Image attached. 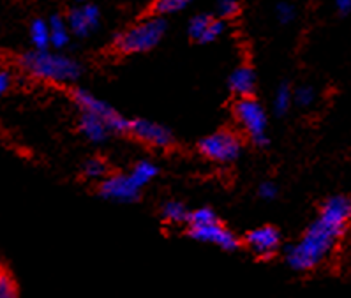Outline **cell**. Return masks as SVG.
I'll list each match as a JSON object with an SVG mask.
<instances>
[{"label":"cell","instance_id":"11","mask_svg":"<svg viewBox=\"0 0 351 298\" xmlns=\"http://www.w3.org/2000/svg\"><path fill=\"white\" fill-rule=\"evenodd\" d=\"M71 32H75L76 36H87L90 30L99 25V11L94 5H87L83 9H76L69 14V21H67Z\"/></svg>","mask_w":351,"mask_h":298},{"label":"cell","instance_id":"18","mask_svg":"<svg viewBox=\"0 0 351 298\" xmlns=\"http://www.w3.org/2000/svg\"><path fill=\"white\" fill-rule=\"evenodd\" d=\"M0 298H18L16 282L4 269H0Z\"/></svg>","mask_w":351,"mask_h":298},{"label":"cell","instance_id":"25","mask_svg":"<svg viewBox=\"0 0 351 298\" xmlns=\"http://www.w3.org/2000/svg\"><path fill=\"white\" fill-rule=\"evenodd\" d=\"M217 9L223 16H233L239 9V0H219Z\"/></svg>","mask_w":351,"mask_h":298},{"label":"cell","instance_id":"8","mask_svg":"<svg viewBox=\"0 0 351 298\" xmlns=\"http://www.w3.org/2000/svg\"><path fill=\"white\" fill-rule=\"evenodd\" d=\"M189 233L196 240L217 245V247L224 249V251H233V249L239 247L237 236L232 232H228L224 226H221L219 221L205 224V226H198V228H189Z\"/></svg>","mask_w":351,"mask_h":298},{"label":"cell","instance_id":"13","mask_svg":"<svg viewBox=\"0 0 351 298\" xmlns=\"http://www.w3.org/2000/svg\"><path fill=\"white\" fill-rule=\"evenodd\" d=\"M230 85H232V90L237 95L247 97L254 90V73L245 66L239 67V69L233 71L232 78H230Z\"/></svg>","mask_w":351,"mask_h":298},{"label":"cell","instance_id":"26","mask_svg":"<svg viewBox=\"0 0 351 298\" xmlns=\"http://www.w3.org/2000/svg\"><path fill=\"white\" fill-rule=\"evenodd\" d=\"M295 13H293V8L289 4H281L277 8V18L282 21V23H289V21L293 20Z\"/></svg>","mask_w":351,"mask_h":298},{"label":"cell","instance_id":"23","mask_svg":"<svg viewBox=\"0 0 351 298\" xmlns=\"http://www.w3.org/2000/svg\"><path fill=\"white\" fill-rule=\"evenodd\" d=\"M224 30V25L223 21H217V20H212L210 25H208L207 32H205V36L202 38V42H212L215 41V39L219 38L221 34H223Z\"/></svg>","mask_w":351,"mask_h":298},{"label":"cell","instance_id":"12","mask_svg":"<svg viewBox=\"0 0 351 298\" xmlns=\"http://www.w3.org/2000/svg\"><path fill=\"white\" fill-rule=\"evenodd\" d=\"M80 127H82V133L88 138L90 141H103L108 136V125L104 124L101 119H97L92 113L83 112L82 119H80Z\"/></svg>","mask_w":351,"mask_h":298},{"label":"cell","instance_id":"28","mask_svg":"<svg viewBox=\"0 0 351 298\" xmlns=\"http://www.w3.org/2000/svg\"><path fill=\"white\" fill-rule=\"evenodd\" d=\"M11 87V75L8 71H0V95H4Z\"/></svg>","mask_w":351,"mask_h":298},{"label":"cell","instance_id":"10","mask_svg":"<svg viewBox=\"0 0 351 298\" xmlns=\"http://www.w3.org/2000/svg\"><path fill=\"white\" fill-rule=\"evenodd\" d=\"M131 133L138 138V140L150 143L154 147H168L171 145V133L168 129L162 127L159 124H154L149 121H134L131 122Z\"/></svg>","mask_w":351,"mask_h":298},{"label":"cell","instance_id":"3","mask_svg":"<svg viewBox=\"0 0 351 298\" xmlns=\"http://www.w3.org/2000/svg\"><path fill=\"white\" fill-rule=\"evenodd\" d=\"M166 23L161 18H149L141 21L119 39V50L124 53H141L152 50L165 36Z\"/></svg>","mask_w":351,"mask_h":298},{"label":"cell","instance_id":"9","mask_svg":"<svg viewBox=\"0 0 351 298\" xmlns=\"http://www.w3.org/2000/svg\"><path fill=\"white\" fill-rule=\"evenodd\" d=\"M247 245L256 256L269 258L276 253L281 245V236L279 232L272 226H263L247 235Z\"/></svg>","mask_w":351,"mask_h":298},{"label":"cell","instance_id":"5","mask_svg":"<svg viewBox=\"0 0 351 298\" xmlns=\"http://www.w3.org/2000/svg\"><path fill=\"white\" fill-rule=\"evenodd\" d=\"M75 99L76 104H78L83 112L92 113V115H95L97 119H101V121L108 125L110 131L124 133V131L131 129V122H129L128 119H124V116L120 115L119 112H115L112 106H108L106 103H103V101L94 97V95L88 94V92L78 90L75 94Z\"/></svg>","mask_w":351,"mask_h":298},{"label":"cell","instance_id":"17","mask_svg":"<svg viewBox=\"0 0 351 298\" xmlns=\"http://www.w3.org/2000/svg\"><path fill=\"white\" fill-rule=\"evenodd\" d=\"M217 221V216L210 208H198V210L191 212L189 214V228H198V226H205V224H210Z\"/></svg>","mask_w":351,"mask_h":298},{"label":"cell","instance_id":"2","mask_svg":"<svg viewBox=\"0 0 351 298\" xmlns=\"http://www.w3.org/2000/svg\"><path fill=\"white\" fill-rule=\"evenodd\" d=\"M21 64L30 75L36 78L48 79V82L67 83L75 82L80 76V66L75 60L46 50L30 51L23 57Z\"/></svg>","mask_w":351,"mask_h":298},{"label":"cell","instance_id":"22","mask_svg":"<svg viewBox=\"0 0 351 298\" xmlns=\"http://www.w3.org/2000/svg\"><path fill=\"white\" fill-rule=\"evenodd\" d=\"M293 99L297 101L300 106H311V104L314 103V99H316V94H314V90L311 87H300L295 92Z\"/></svg>","mask_w":351,"mask_h":298},{"label":"cell","instance_id":"14","mask_svg":"<svg viewBox=\"0 0 351 298\" xmlns=\"http://www.w3.org/2000/svg\"><path fill=\"white\" fill-rule=\"evenodd\" d=\"M50 41L55 48H64L69 42V25L62 18L53 16L50 21Z\"/></svg>","mask_w":351,"mask_h":298},{"label":"cell","instance_id":"1","mask_svg":"<svg viewBox=\"0 0 351 298\" xmlns=\"http://www.w3.org/2000/svg\"><path fill=\"white\" fill-rule=\"evenodd\" d=\"M351 217V203L346 198H332L323 207L319 219L309 226L302 240L288 251L289 266L295 270H311L319 265L334 247L348 219Z\"/></svg>","mask_w":351,"mask_h":298},{"label":"cell","instance_id":"4","mask_svg":"<svg viewBox=\"0 0 351 298\" xmlns=\"http://www.w3.org/2000/svg\"><path fill=\"white\" fill-rule=\"evenodd\" d=\"M235 113L240 125L245 129L249 138L256 145H265L267 143V115H265L260 104L256 101L242 97L237 104Z\"/></svg>","mask_w":351,"mask_h":298},{"label":"cell","instance_id":"27","mask_svg":"<svg viewBox=\"0 0 351 298\" xmlns=\"http://www.w3.org/2000/svg\"><path fill=\"white\" fill-rule=\"evenodd\" d=\"M258 193H260V196L263 199H272V198H276L277 189H276V186H274V184L265 182V184H261L260 190H258Z\"/></svg>","mask_w":351,"mask_h":298},{"label":"cell","instance_id":"21","mask_svg":"<svg viewBox=\"0 0 351 298\" xmlns=\"http://www.w3.org/2000/svg\"><path fill=\"white\" fill-rule=\"evenodd\" d=\"M191 0H157L156 2V11L159 14H171L177 13L180 9L186 8Z\"/></svg>","mask_w":351,"mask_h":298},{"label":"cell","instance_id":"19","mask_svg":"<svg viewBox=\"0 0 351 298\" xmlns=\"http://www.w3.org/2000/svg\"><path fill=\"white\" fill-rule=\"evenodd\" d=\"M291 101H293V95H291V90H289L286 85H282L276 94V99H274V108H276V113L279 115H285L286 112L291 106Z\"/></svg>","mask_w":351,"mask_h":298},{"label":"cell","instance_id":"29","mask_svg":"<svg viewBox=\"0 0 351 298\" xmlns=\"http://www.w3.org/2000/svg\"><path fill=\"white\" fill-rule=\"evenodd\" d=\"M335 5L341 13H350L351 11V0H335Z\"/></svg>","mask_w":351,"mask_h":298},{"label":"cell","instance_id":"20","mask_svg":"<svg viewBox=\"0 0 351 298\" xmlns=\"http://www.w3.org/2000/svg\"><path fill=\"white\" fill-rule=\"evenodd\" d=\"M212 18L207 16V14H199V16L193 18V21H191L189 25V32L191 36L195 39H198V41H202V38L205 36V32H207L208 25H210Z\"/></svg>","mask_w":351,"mask_h":298},{"label":"cell","instance_id":"24","mask_svg":"<svg viewBox=\"0 0 351 298\" xmlns=\"http://www.w3.org/2000/svg\"><path fill=\"white\" fill-rule=\"evenodd\" d=\"M103 173L104 164L101 161H97V159H92V161H88L87 164H85V175H87L88 178H99Z\"/></svg>","mask_w":351,"mask_h":298},{"label":"cell","instance_id":"16","mask_svg":"<svg viewBox=\"0 0 351 298\" xmlns=\"http://www.w3.org/2000/svg\"><path fill=\"white\" fill-rule=\"evenodd\" d=\"M162 214H165L166 221L173 224L187 223V219H189V212L186 210V207L182 203H177V201H171V203L166 205Z\"/></svg>","mask_w":351,"mask_h":298},{"label":"cell","instance_id":"15","mask_svg":"<svg viewBox=\"0 0 351 298\" xmlns=\"http://www.w3.org/2000/svg\"><path fill=\"white\" fill-rule=\"evenodd\" d=\"M30 39L38 50H46V46L51 45L50 41V23L43 20H36L30 27Z\"/></svg>","mask_w":351,"mask_h":298},{"label":"cell","instance_id":"7","mask_svg":"<svg viewBox=\"0 0 351 298\" xmlns=\"http://www.w3.org/2000/svg\"><path fill=\"white\" fill-rule=\"evenodd\" d=\"M141 184L138 182L134 175H117V177L106 178L101 186V195L113 201H132L136 199L141 190Z\"/></svg>","mask_w":351,"mask_h":298},{"label":"cell","instance_id":"6","mask_svg":"<svg viewBox=\"0 0 351 298\" xmlns=\"http://www.w3.org/2000/svg\"><path fill=\"white\" fill-rule=\"evenodd\" d=\"M199 150L212 161L232 162L239 158L240 140L232 133H215L199 143Z\"/></svg>","mask_w":351,"mask_h":298}]
</instances>
